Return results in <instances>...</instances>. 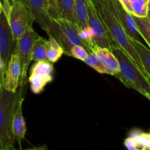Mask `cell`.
<instances>
[{
	"instance_id": "obj_1",
	"label": "cell",
	"mask_w": 150,
	"mask_h": 150,
	"mask_svg": "<svg viewBox=\"0 0 150 150\" xmlns=\"http://www.w3.org/2000/svg\"><path fill=\"white\" fill-rule=\"evenodd\" d=\"M91 1L105 29L110 45H116L120 48L138 67L141 73L150 81L149 76L132 45L130 38L119 21L114 0H91Z\"/></svg>"
},
{
	"instance_id": "obj_2",
	"label": "cell",
	"mask_w": 150,
	"mask_h": 150,
	"mask_svg": "<svg viewBox=\"0 0 150 150\" xmlns=\"http://www.w3.org/2000/svg\"><path fill=\"white\" fill-rule=\"evenodd\" d=\"M24 84L19 85L16 92L0 89V150L14 149L13 120L19 100L23 97Z\"/></svg>"
},
{
	"instance_id": "obj_3",
	"label": "cell",
	"mask_w": 150,
	"mask_h": 150,
	"mask_svg": "<svg viewBox=\"0 0 150 150\" xmlns=\"http://www.w3.org/2000/svg\"><path fill=\"white\" fill-rule=\"evenodd\" d=\"M110 49L119 63V71L115 77L126 87L135 89L146 98L150 97V81L120 48L116 45H110Z\"/></svg>"
},
{
	"instance_id": "obj_4",
	"label": "cell",
	"mask_w": 150,
	"mask_h": 150,
	"mask_svg": "<svg viewBox=\"0 0 150 150\" xmlns=\"http://www.w3.org/2000/svg\"><path fill=\"white\" fill-rule=\"evenodd\" d=\"M46 33L58 42L66 55L71 57V49L76 45H82L88 51L79 37V28L75 23L58 18H51Z\"/></svg>"
},
{
	"instance_id": "obj_5",
	"label": "cell",
	"mask_w": 150,
	"mask_h": 150,
	"mask_svg": "<svg viewBox=\"0 0 150 150\" xmlns=\"http://www.w3.org/2000/svg\"><path fill=\"white\" fill-rule=\"evenodd\" d=\"M8 19L15 41L32 28L35 17L32 10L19 0H11L10 8L5 13Z\"/></svg>"
},
{
	"instance_id": "obj_6",
	"label": "cell",
	"mask_w": 150,
	"mask_h": 150,
	"mask_svg": "<svg viewBox=\"0 0 150 150\" xmlns=\"http://www.w3.org/2000/svg\"><path fill=\"white\" fill-rule=\"evenodd\" d=\"M39 35L33 29H28L16 41V53L20 59L21 75L20 78L19 85L24 84L25 79L27 74L28 68L32 59V48L34 43Z\"/></svg>"
},
{
	"instance_id": "obj_7",
	"label": "cell",
	"mask_w": 150,
	"mask_h": 150,
	"mask_svg": "<svg viewBox=\"0 0 150 150\" xmlns=\"http://www.w3.org/2000/svg\"><path fill=\"white\" fill-rule=\"evenodd\" d=\"M53 63L49 60L35 62L30 70L29 83L34 94H39L53 80Z\"/></svg>"
},
{
	"instance_id": "obj_8",
	"label": "cell",
	"mask_w": 150,
	"mask_h": 150,
	"mask_svg": "<svg viewBox=\"0 0 150 150\" xmlns=\"http://www.w3.org/2000/svg\"><path fill=\"white\" fill-rule=\"evenodd\" d=\"M16 52V42L5 13L0 15V56L5 68L10 57Z\"/></svg>"
},
{
	"instance_id": "obj_9",
	"label": "cell",
	"mask_w": 150,
	"mask_h": 150,
	"mask_svg": "<svg viewBox=\"0 0 150 150\" xmlns=\"http://www.w3.org/2000/svg\"><path fill=\"white\" fill-rule=\"evenodd\" d=\"M88 27L92 32L96 46L110 48V40L91 0H90L88 6Z\"/></svg>"
},
{
	"instance_id": "obj_10",
	"label": "cell",
	"mask_w": 150,
	"mask_h": 150,
	"mask_svg": "<svg viewBox=\"0 0 150 150\" xmlns=\"http://www.w3.org/2000/svg\"><path fill=\"white\" fill-rule=\"evenodd\" d=\"M21 75L20 59L17 53H14L10 57L4 73V81L3 87L6 90L16 92L20 83Z\"/></svg>"
},
{
	"instance_id": "obj_11",
	"label": "cell",
	"mask_w": 150,
	"mask_h": 150,
	"mask_svg": "<svg viewBox=\"0 0 150 150\" xmlns=\"http://www.w3.org/2000/svg\"><path fill=\"white\" fill-rule=\"evenodd\" d=\"M11 0H10V2ZM27 6L32 11L35 21L46 32L49 26L51 16L49 14V1L48 0H19Z\"/></svg>"
},
{
	"instance_id": "obj_12",
	"label": "cell",
	"mask_w": 150,
	"mask_h": 150,
	"mask_svg": "<svg viewBox=\"0 0 150 150\" xmlns=\"http://www.w3.org/2000/svg\"><path fill=\"white\" fill-rule=\"evenodd\" d=\"M114 4L119 21L129 38L136 40L142 42L141 39H143V38L138 31L133 15L124 7L119 0H114Z\"/></svg>"
},
{
	"instance_id": "obj_13",
	"label": "cell",
	"mask_w": 150,
	"mask_h": 150,
	"mask_svg": "<svg viewBox=\"0 0 150 150\" xmlns=\"http://www.w3.org/2000/svg\"><path fill=\"white\" fill-rule=\"evenodd\" d=\"M124 146L130 150H150V134L139 130H133L124 141Z\"/></svg>"
},
{
	"instance_id": "obj_14",
	"label": "cell",
	"mask_w": 150,
	"mask_h": 150,
	"mask_svg": "<svg viewBox=\"0 0 150 150\" xmlns=\"http://www.w3.org/2000/svg\"><path fill=\"white\" fill-rule=\"evenodd\" d=\"M24 100V97H21V98L19 100L17 108H16V111H15L14 117H13V125H12L15 139L20 146L21 142L24 139L25 134H26V125H25L23 111H22V105H23Z\"/></svg>"
},
{
	"instance_id": "obj_15",
	"label": "cell",
	"mask_w": 150,
	"mask_h": 150,
	"mask_svg": "<svg viewBox=\"0 0 150 150\" xmlns=\"http://www.w3.org/2000/svg\"><path fill=\"white\" fill-rule=\"evenodd\" d=\"M93 52L96 54L106 68L110 72L111 76H115L119 71V63L111 50L107 48L96 46Z\"/></svg>"
},
{
	"instance_id": "obj_16",
	"label": "cell",
	"mask_w": 150,
	"mask_h": 150,
	"mask_svg": "<svg viewBox=\"0 0 150 150\" xmlns=\"http://www.w3.org/2000/svg\"><path fill=\"white\" fill-rule=\"evenodd\" d=\"M75 0H55L57 18L76 23Z\"/></svg>"
},
{
	"instance_id": "obj_17",
	"label": "cell",
	"mask_w": 150,
	"mask_h": 150,
	"mask_svg": "<svg viewBox=\"0 0 150 150\" xmlns=\"http://www.w3.org/2000/svg\"><path fill=\"white\" fill-rule=\"evenodd\" d=\"M90 0H75V18L79 29L88 27V6Z\"/></svg>"
},
{
	"instance_id": "obj_18",
	"label": "cell",
	"mask_w": 150,
	"mask_h": 150,
	"mask_svg": "<svg viewBox=\"0 0 150 150\" xmlns=\"http://www.w3.org/2000/svg\"><path fill=\"white\" fill-rule=\"evenodd\" d=\"M130 40L150 79V49L140 41L131 38Z\"/></svg>"
},
{
	"instance_id": "obj_19",
	"label": "cell",
	"mask_w": 150,
	"mask_h": 150,
	"mask_svg": "<svg viewBox=\"0 0 150 150\" xmlns=\"http://www.w3.org/2000/svg\"><path fill=\"white\" fill-rule=\"evenodd\" d=\"M64 54L63 49L58 42L52 38L49 37L46 42V59L51 62L54 63Z\"/></svg>"
},
{
	"instance_id": "obj_20",
	"label": "cell",
	"mask_w": 150,
	"mask_h": 150,
	"mask_svg": "<svg viewBox=\"0 0 150 150\" xmlns=\"http://www.w3.org/2000/svg\"><path fill=\"white\" fill-rule=\"evenodd\" d=\"M47 40L39 36L36 39L32 48V59L35 62L47 60L46 59Z\"/></svg>"
},
{
	"instance_id": "obj_21",
	"label": "cell",
	"mask_w": 150,
	"mask_h": 150,
	"mask_svg": "<svg viewBox=\"0 0 150 150\" xmlns=\"http://www.w3.org/2000/svg\"><path fill=\"white\" fill-rule=\"evenodd\" d=\"M138 31L144 40L150 48V20L147 17H138L133 16Z\"/></svg>"
},
{
	"instance_id": "obj_22",
	"label": "cell",
	"mask_w": 150,
	"mask_h": 150,
	"mask_svg": "<svg viewBox=\"0 0 150 150\" xmlns=\"http://www.w3.org/2000/svg\"><path fill=\"white\" fill-rule=\"evenodd\" d=\"M131 12L133 16L146 17L148 12L149 0H129Z\"/></svg>"
},
{
	"instance_id": "obj_23",
	"label": "cell",
	"mask_w": 150,
	"mask_h": 150,
	"mask_svg": "<svg viewBox=\"0 0 150 150\" xmlns=\"http://www.w3.org/2000/svg\"><path fill=\"white\" fill-rule=\"evenodd\" d=\"M83 62L88 66L96 70L98 73H101V74L110 75V72L106 68L105 66L103 64L101 60L99 59V58L97 57L96 54L94 52L89 53L88 57L85 60H83Z\"/></svg>"
},
{
	"instance_id": "obj_24",
	"label": "cell",
	"mask_w": 150,
	"mask_h": 150,
	"mask_svg": "<svg viewBox=\"0 0 150 150\" xmlns=\"http://www.w3.org/2000/svg\"><path fill=\"white\" fill-rule=\"evenodd\" d=\"M89 52L82 45H74L71 49V57L79 60H85L88 57Z\"/></svg>"
},
{
	"instance_id": "obj_25",
	"label": "cell",
	"mask_w": 150,
	"mask_h": 150,
	"mask_svg": "<svg viewBox=\"0 0 150 150\" xmlns=\"http://www.w3.org/2000/svg\"><path fill=\"white\" fill-rule=\"evenodd\" d=\"M5 67L3 63L2 59L0 56V89L3 87L4 85V73H5Z\"/></svg>"
},
{
	"instance_id": "obj_26",
	"label": "cell",
	"mask_w": 150,
	"mask_h": 150,
	"mask_svg": "<svg viewBox=\"0 0 150 150\" xmlns=\"http://www.w3.org/2000/svg\"><path fill=\"white\" fill-rule=\"evenodd\" d=\"M2 3L3 5V11L4 13H7L8 11L9 8H10V0H0Z\"/></svg>"
},
{
	"instance_id": "obj_27",
	"label": "cell",
	"mask_w": 150,
	"mask_h": 150,
	"mask_svg": "<svg viewBox=\"0 0 150 150\" xmlns=\"http://www.w3.org/2000/svg\"><path fill=\"white\" fill-rule=\"evenodd\" d=\"M119 1L121 3L122 5L124 6V8L126 9L127 11H129V13H130V12H131V7H130V4H129V0H119Z\"/></svg>"
},
{
	"instance_id": "obj_28",
	"label": "cell",
	"mask_w": 150,
	"mask_h": 150,
	"mask_svg": "<svg viewBox=\"0 0 150 150\" xmlns=\"http://www.w3.org/2000/svg\"><path fill=\"white\" fill-rule=\"evenodd\" d=\"M147 18L150 20V0H149V4H148V12H147Z\"/></svg>"
},
{
	"instance_id": "obj_29",
	"label": "cell",
	"mask_w": 150,
	"mask_h": 150,
	"mask_svg": "<svg viewBox=\"0 0 150 150\" xmlns=\"http://www.w3.org/2000/svg\"><path fill=\"white\" fill-rule=\"evenodd\" d=\"M2 11H3V5L1 1H0V15H1V13H2Z\"/></svg>"
},
{
	"instance_id": "obj_30",
	"label": "cell",
	"mask_w": 150,
	"mask_h": 150,
	"mask_svg": "<svg viewBox=\"0 0 150 150\" xmlns=\"http://www.w3.org/2000/svg\"><path fill=\"white\" fill-rule=\"evenodd\" d=\"M48 1H53L54 4H55V0H48Z\"/></svg>"
},
{
	"instance_id": "obj_31",
	"label": "cell",
	"mask_w": 150,
	"mask_h": 150,
	"mask_svg": "<svg viewBox=\"0 0 150 150\" xmlns=\"http://www.w3.org/2000/svg\"><path fill=\"white\" fill-rule=\"evenodd\" d=\"M147 99H149V100H150V97H149V98H147Z\"/></svg>"
},
{
	"instance_id": "obj_32",
	"label": "cell",
	"mask_w": 150,
	"mask_h": 150,
	"mask_svg": "<svg viewBox=\"0 0 150 150\" xmlns=\"http://www.w3.org/2000/svg\"><path fill=\"white\" fill-rule=\"evenodd\" d=\"M149 134H150V133H149Z\"/></svg>"
}]
</instances>
